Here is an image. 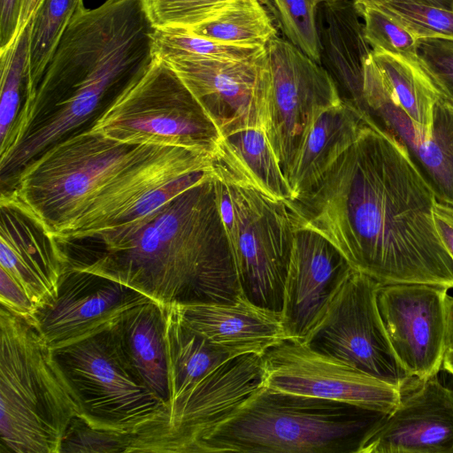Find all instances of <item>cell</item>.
Segmentation results:
<instances>
[{
    "label": "cell",
    "mask_w": 453,
    "mask_h": 453,
    "mask_svg": "<svg viewBox=\"0 0 453 453\" xmlns=\"http://www.w3.org/2000/svg\"><path fill=\"white\" fill-rule=\"evenodd\" d=\"M433 213L438 235L453 259V205L436 200Z\"/></svg>",
    "instance_id": "39"
},
{
    "label": "cell",
    "mask_w": 453,
    "mask_h": 453,
    "mask_svg": "<svg viewBox=\"0 0 453 453\" xmlns=\"http://www.w3.org/2000/svg\"><path fill=\"white\" fill-rule=\"evenodd\" d=\"M146 147L88 128L75 133L49 146L13 175L2 189L0 203L18 208L52 237Z\"/></svg>",
    "instance_id": "5"
},
{
    "label": "cell",
    "mask_w": 453,
    "mask_h": 453,
    "mask_svg": "<svg viewBox=\"0 0 453 453\" xmlns=\"http://www.w3.org/2000/svg\"><path fill=\"white\" fill-rule=\"evenodd\" d=\"M172 305L187 326L236 355H264L289 340L280 312L257 306L242 295L231 303Z\"/></svg>",
    "instance_id": "20"
},
{
    "label": "cell",
    "mask_w": 453,
    "mask_h": 453,
    "mask_svg": "<svg viewBox=\"0 0 453 453\" xmlns=\"http://www.w3.org/2000/svg\"><path fill=\"white\" fill-rule=\"evenodd\" d=\"M263 355L232 357L168 404L133 436L128 452L187 453L192 442L263 387Z\"/></svg>",
    "instance_id": "12"
},
{
    "label": "cell",
    "mask_w": 453,
    "mask_h": 453,
    "mask_svg": "<svg viewBox=\"0 0 453 453\" xmlns=\"http://www.w3.org/2000/svg\"><path fill=\"white\" fill-rule=\"evenodd\" d=\"M379 286L352 268L302 342L385 380L403 393L420 381L407 372L392 349L377 305Z\"/></svg>",
    "instance_id": "10"
},
{
    "label": "cell",
    "mask_w": 453,
    "mask_h": 453,
    "mask_svg": "<svg viewBox=\"0 0 453 453\" xmlns=\"http://www.w3.org/2000/svg\"><path fill=\"white\" fill-rule=\"evenodd\" d=\"M22 0H0V51L17 36Z\"/></svg>",
    "instance_id": "38"
},
{
    "label": "cell",
    "mask_w": 453,
    "mask_h": 453,
    "mask_svg": "<svg viewBox=\"0 0 453 453\" xmlns=\"http://www.w3.org/2000/svg\"><path fill=\"white\" fill-rule=\"evenodd\" d=\"M285 39L321 64L317 0H265Z\"/></svg>",
    "instance_id": "31"
},
{
    "label": "cell",
    "mask_w": 453,
    "mask_h": 453,
    "mask_svg": "<svg viewBox=\"0 0 453 453\" xmlns=\"http://www.w3.org/2000/svg\"><path fill=\"white\" fill-rule=\"evenodd\" d=\"M212 161L211 155L195 150L147 145L52 238L64 245L134 226L203 180Z\"/></svg>",
    "instance_id": "6"
},
{
    "label": "cell",
    "mask_w": 453,
    "mask_h": 453,
    "mask_svg": "<svg viewBox=\"0 0 453 453\" xmlns=\"http://www.w3.org/2000/svg\"><path fill=\"white\" fill-rule=\"evenodd\" d=\"M417 58L441 93L453 101V39H419Z\"/></svg>",
    "instance_id": "36"
},
{
    "label": "cell",
    "mask_w": 453,
    "mask_h": 453,
    "mask_svg": "<svg viewBox=\"0 0 453 453\" xmlns=\"http://www.w3.org/2000/svg\"><path fill=\"white\" fill-rule=\"evenodd\" d=\"M392 96L417 124L432 132L434 107L443 95L418 58L372 51Z\"/></svg>",
    "instance_id": "26"
},
{
    "label": "cell",
    "mask_w": 453,
    "mask_h": 453,
    "mask_svg": "<svg viewBox=\"0 0 453 453\" xmlns=\"http://www.w3.org/2000/svg\"><path fill=\"white\" fill-rule=\"evenodd\" d=\"M365 38L372 51L417 58L418 40L402 24L376 6L357 7Z\"/></svg>",
    "instance_id": "32"
},
{
    "label": "cell",
    "mask_w": 453,
    "mask_h": 453,
    "mask_svg": "<svg viewBox=\"0 0 453 453\" xmlns=\"http://www.w3.org/2000/svg\"><path fill=\"white\" fill-rule=\"evenodd\" d=\"M448 290L419 283L380 284L377 290L378 309L392 349L418 381L442 368L448 349Z\"/></svg>",
    "instance_id": "15"
},
{
    "label": "cell",
    "mask_w": 453,
    "mask_h": 453,
    "mask_svg": "<svg viewBox=\"0 0 453 453\" xmlns=\"http://www.w3.org/2000/svg\"><path fill=\"white\" fill-rule=\"evenodd\" d=\"M264 383L274 391L303 395L391 412L399 403L397 387L348 363L286 340L264 355Z\"/></svg>",
    "instance_id": "13"
},
{
    "label": "cell",
    "mask_w": 453,
    "mask_h": 453,
    "mask_svg": "<svg viewBox=\"0 0 453 453\" xmlns=\"http://www.w3.org/2000/svg\"><path fill=\"white\" fill-rule=\"evenodd\" d=\"M265 48L211 41L187 27L155 28L153 34L154 57L164 61L181 58L243 60L253 58Z\"/></svg>",
    "instance_id": "30"
},
{
    "label": "cell",
    "mask_w": 453,
    "mask_h": 453,
    "mask_svg": "<svg viewBox=\"0 0 453 453\" xmlns=\"http://www.w3.org/2000/svg\"><path fill=\"white\" fill-rule=\"evenodd\" d=\"M0 303L12 313L32 322L36 306L20 284L0 268Z\"/></svg>",
    "instance_id": "37"
},
{
    "label": "cell",
    "mask_w": 453,
    "mask_h": 453,
    "mask_svg": "<svg viewBox=\"0 0 453 453\" xmlns=\"http://www.w3.org/2000/svg\"><path fill=\"white\" fill-rule=\"evenodd\" d=\"M358 453H453V390L437 374L403 392Z\"/></svg>",
    "instance_id": "18"
},
{
    "label": "cell",
    "mask_w": 453,
    "mask_h": 453,
    "mask_svg": "<svg viewBox=\"0 0 453 453\" xmlns=\"http://www.w3.org/2000/svg\"><path fill=\"white\" fill-rule=\"evenodd\" d=\"M165 316L167 406L226 361L240 355L211 342L190 328L173 305L165 306Z\"/></svg>",
    "instance_id": "25"
},
{
    "label": "cell",
    "mask_w": 453,
    "mask_h": 453,
    "mask_svg": "<svg viewBox=\"0 0 453 453\" xmlns=\"http://www.w3.org/2000/svg\"><path fill=\"white\" fill-rule=\"evenodd\" d=\"M88 129L126 144L175 146L212 157L221 139L177 73L158 58L105 106Z\"/></svg>",
    "instance_id": "8"
},
{
    "label": "cell",
    "mask_w": 453,
    "mask_h": 453,
    "mask_svg": "<svg viewBox=\"0 0 453 453\" xmlns=\"http://www.w3.org/2000/svg\"><path fill=\"white\" fill-rule=\"evenodd\" d=\"M442 369L453 376V349H447L442 363Z\"/></svg>",
    "instance_id": "43"
},
{
    "label": "cell",
    "mask_w": 453,
    "mask_h": 453,
    "mask_svg": "<svg viewBox=\"0 0 453 453\" xmlns=\"http://www.w3.org/2000/svg\"><path fill=\"white\" fill-rule=\"evenodd\" d=\"M215 173L249 185L279 200L291 199L288 181L263 128L221 137L213 155Z\"/></svg>",
    "instance_id": "23"
},
{
    "label": "cell",
    "mask_w": 453,
    "mask_h": 453,
    "mask_svg": "<svg viewBox=\"0 0 453 453\" xmlns=\"http://www.w3.org/2000/svg\"><path fill=\"white\" fill-rule=\"evenodd\" d=\"M39 3L40 0H22L17 35L28 24Z\"/></svg>",
    "instance_id": "41"
},
{
    "label": "cell",
    "mask_w": 453,
    "mask_h": 453,
    "mask_svg": "<svg viewBox=\"0 0 453 453\" xmlns=\"http://www.w3.org/2000/svg\"><path fill=\"white\" fill-rule=\"evenodd\" d=\"M77 398L33 324L0 308V453H60Z\"/></svg>",
    "instance_id": "4"
},
{
    "label": "cell",
    "mask_w": 453,
    "mask_h": 453,
    "mask_svg": "<svg viewBox=\"0 0 453 453\" xmlns=\"http://www.w3.org/2000/svg\"><path fill=\"white\" fill-rule=\"evenodd\" d=\"M365 125L362 112L342 99L324 111L307 133L287 173L291 199L308 194L332 164L357 140Z\"/></svg>",
    "instance_id": "22"
},
{
    "label": "cell",
    "mask_w": 453,
    "mask_h": 453,
    "mask_svg": "<svg viewBox=\"0 0 453 453\" xmlns=\"http://www.w3.org/2000/svg\"><path fill=\"white\" fill-rule=\"evenodd\" d=\"M0 268L20 284L37 311L56 297L68 263L60 245L35 220L1 203Z\"/></svg>",
    "instance_id": "19"
},
{
    "label": "cell",
    "mask_w": 453,
    "mask_h": 453,
    "mask_svg": "<svg viewBox=\"0 0 453 453\" xmlns=\"http://www.w3.org/2000/svg\"><path fill=\"white\" fill-rule=\"evenodd\" d=\"M351 269L320 234L296 227L280 312L289 340L303 342Z\"/></svg>",
    "instance_id": "17"
},
{
    "label": "cell",
    "mask_w": 453,
    "mask_h": 453,
    "mask_svg": "<svg viewBox=\"0 0 453 453\" xmlns=\"http://www.w3.org/2000/svg\"><path fill=\"white\" fill-rule=\"evenodd\" d=\"M447 346L453 349V297L449 296L448 305Z\"/></svg>",
    "instance_id": "42"
},
{
    "label": "cell",
    "mask_w": 453,
    "mask_h": 453,
    "mask_svg": "<svg viewBox=\"0 0 453 453\" xmlns=\"http://www.w3.org/2000/svg\"><path fill=\"white\" fill-rule=\"evenodd\" d=\"M151 300L107 277L68 267L54 300L38 309L30 323L55 350L104 331L129 309Z\"/></svg>",
    "instance_id": "16"
},
{
    "label": "cell",
    "mask_w": 453,
    "mask_h": 453,
    "mask_svg": "<svg viewBox=\"0 0 453 453\" xmlns=\"http://www.w3.org/2000/svg\"><path fill=\"white\" fill-rule=\"evenodd\" d=\"M376 7L402 24L418 40L453 39V10L412 3H388Z\"/></svg>",
    "instance_id": "34"
},
{
    "label": "cell",
    "mask_w": 453,
    "mask_h": 453,
    "mask_svg": "<svg viewBox=\"0 0 453 453\" xmlns=\"http://www.w3.org/2000/svg\"><path fill=\"white\" fill-rule=\"evenodd\" d=\"M387 414L263 386L203 431L187 453H358Z\"/></svg>",
    "instance_id": "3"
},
{
    "label": "cell",
    "mask_w": 453,
    "mask_h": 453,
    "mask_svg": "<svg viewBox=\"0 0 453 453\" xmlns=\"http://www.w3.org/2000/svg\"><path fill=\"white\" fill-rule=\"evenodd\" d=\"M321 65L332 75L342 99L358 107L365 65L372 54L360 12L353 0L323 2L318 8Z\"/></svg>",
    "instance_id": "21"
},
{
    "label": "cell",
    "mask_w": 453,
    "mask_h": 453,
    "mask_svg": "<svg viewBox=\"0 0 453 453\" xmlns=\"http://www.w3.org/2000/svg\"><path fill=\"white\" fill-rule=\"evenodd\" d=\"M265 49L271 82L263 129L287 178L315 120L342 98L329 72L285 38Z\"/></svg>",
    "instance_id": "11"
},
{
    "label": "cell",
    "mask_w": 453,
    "mask_h": 453,
    "mask_svg": "<svg viewBox=\"0 0 453 453\" xmlns=\"http://www.w3.org/2000/svg\"><path fill=\"white\" fill-rule=\"evenodd\" d=\"M232 0H142L155 28L187 27L203 23Z\"/></svg>",
    "instance_id": "33"
},
{
    "label": "cell",
    "mask_w": 453,
    "mask_h": 453,
    "mask_svg": "<svg viewBox=\"0 0 453 453\" xmlns=\"http://www.w3.org/2000/svg\"><path fill=\"white\" fill-rule=\"evenodd\" d=\"M357 140L304 196L288 201L296 227L327 239L380 285L453 288V259L434 221V192L404 148L367 118Z\"/></svg>",
    "instance_id": "1"
},
{
    "label": "cell",
    "mask_w": 453,
    "mask_h": 453,
    "mask_svg": "<svg viewBox=\"0 0 453 453\" xmlns=\"http://www.w3.org/2000/svg\"><path fill=\"white\" fill-rule=\"evenodd\" d=\"M165 306L154 300L138 304L122 315L117 327L133 366L166 407L169 391Z\"/></svg>",
    "instance_id": "24"
},
{
    "label": "cell",
    "mask_w": 453,
    "mask_h": 453,
    "mask_svg": "<svg viewBox=\"0 0 453 453\" xmlns=\"http://www.w3.org/2000/svg\"><path fill=\"white\" fill-rule=\"evenodd\" d=\"M53 351L80 404L79 417L93 427L134 436L165 412L126 354L117 322Z\"/></svg>",
    "instance_id": "9"
},
{
    "label": "cell",
    "mask_w": 453,
    "mask_h": 453,
    "mask_svg": "<svg viewBox=\"0 0 453 453\" xmlns=\"http://www.w3.org/2000/svg\"><path fill=\"white\" fill-rule=\"evenodd\" d=\"M188 30L211 41L244 46L265 47L277 36L261 0H232L215 17Z\"/></svg>",
    "instance_id": "27"
},
{
    "label": "cell",
    "mask_w": 453,
    "mask_h": 453,
    "mask_svg": "<svg viewBox=\"0 0 453 453\" xmlns=\"http://www.w3.org/2000/svg\"><path fill=\"white\" fill-rule=\"evenodd\" d=\"M213 174L242 295L257 306L281 312L296 230L288 201Z\"/></svg>",
    "instance_id": "7"
},
{
    "label": "cell",
    "mask_w": 453,
    "mask_h": 453,
    "mask_svg": "<svg viewBox=\"0 0 453 453\" xmlns=\"http://www.w3.org/2000/svg\"><path fill=\"white\" fill-rule=\"evenodd\" d=\"M83 0H40L31 21L29 78L23 105L33 98L44 69Z\"/></svg>",
    "instance_id": "28"
},
{
    "label": "cell",
    "mask_w": 453,
    "mask_h": 453,
    "mask_svg": "<svg viewBox=\"0 0 453 453\" xmlns=\"http://www.w3.org/2000/svg\"><path fill=\"white\" fill-rule=\"evenodd\" d=\"M218 128L220 136L263 128L271 75L266 49L253 58H181L165 61Z\"/></svg>",
    "instance_id": "14"
},
{
    "label": "cell",
    "mask_w": 453,
    "mask_h": 453,
    "mask_svg": "<svg viewBox=\"0 0 453 453\" xmlns=\"http://www.w3.org/2000/svg\"><path fill=\"white\" fill-rule=\"evenodd\" d=\"M31 21L0 51V148L6 143L26 97L29 78Z\"/></svg>",
    "instance_id": "29"
},
{
    "label": "cell",
    "mask_w": 453,
    "mask_h": 453,
    "mask_svg": "<svg viewBox=\"0 0 453 453\" xmlns=\"http://www.w3.org/2000/svg\"><path fill=\"white\" fill-rule=\"evenodd\" d=\"M80 242L92 247L67 257L68 267L107 277L164 305L231 303L242 295L213 170L138 225Z\"/></svg>",
    "instance_id": "2"
},
{
    "label": "cell",
    "mask_w": 453,
    "mask_h": 453,
    "mask_svg": "<svg viewBox=\"0 0 453 453\" xmlns=\"http://www.w3.org/2000/svg\"><path fill=\"white\" fill-rule=\"evenodd\" d=\"M133 435L93 427L75 416L63 436L60 453L128 452Z\"/></svg>",
    "instance_id": "35"
},
{
    "label": "cell",
    "mask_w": 453,
    "mask_h": 453,
    "mask_svg": "<svg viewBox=\"0 0 453 453\" xmlns=\"http://www.w3.org/2000/svg\"><path fill=\"white\" fill-rule=\"evenodd\" d=\"M317 1L320 4V3H323V2L333 1V0H317Z\"/></svg>",
    "instance_id": "44"
},
{
    "label": "cell",
    "mask_w": 453,
    "mask_h": 453,
    "mask_svg": "<svg viewBox=\"0 0 453 453\" xmlns=\"http://www.w3.org/2000/svg\"><path fill=\"white\" fill-rule=\"evenodd\" d=\"M357 7L380 6L388 3H412L453 10V0H353Z\"/></svg>",
    "instance_id": "40"
}]
</instances>
